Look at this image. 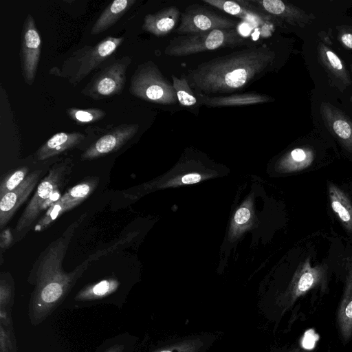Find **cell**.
<instances>
[{"mask_svg": "<svg viewBox=\"0 0 352 352\" xmlns=\"http://www.w3.org/2000/svg\"><path fill=\"white\" fill-rule=\"evenodd\" d=\"M250 2L263 13L294 26L303 28L315 19L313 14L280 0H252Z\"/></svg>", "mask_w": 352, "mask_h": 352, "instance_id": "7c38bea8", "label": "cell"}, {"mask_svg": "<svg viewBox=\"0 0 352 352\" xmlns=\"http://www.w3.org/2000/svg\"><path fill=\"white\" fill-rule=\"evenodd\" d=\"M120 286L116 278H108L99 282L87 285L75 296L77 301H90L105 298L114 293Z\"/></svg>", "mask_w": 352, "mask_h": 352, "instance_id": "cb8c5ba5", "label": "cell"}, {"mask_svg": "<svg viewBox=\"0 0 352 352\" xmlns=\"http://www.w3.org/2000/svg\"><path fill=\"white\" fill-rule=\"evenodd\" d=\"M171 78L177 100L180 104L184 107H191L196 104L197 98L189 85L186 75L183 74L179 78L172 74Z\"/></svg>", "mask_w": 352, "mask_h": 352, "instance_id": "484cf974", "label": "cell"}, {"mask_svg": "<svg viewBox=\"0 0 352 352\" xmlns=\"http://www.w3.org/2000/svg\"><path fill=\"white\" fill-rule=\"evenodd\" d=\"M41 39L34 17L28 14L23 25L20 62L25 82L33 85L41 56Z\"/></svg>", "mask_w": 352, "mask_h": 352, "instance_id": "9c48e42d", "label": "cell"}, {"mask_svg": "<svg viewBox=\"0 0 352 352\" xmlns=\"http://www.w3.org/2000/svg\"><path fill=\"white\" fill-rule=\"evenodd\" d=\"M179 16L180 11L177 8L166 7L154 14L145 15L142 28L156 36H165L175 28Z\"/></svg>", "mask_w": 352, "mask_h": 352, "instance_id": "ac0fdd59", "label": "cell"}, {"mask_svg": "<svg viewBox=\"0 0 352 352\" xmlns=\"http://www.w3.org/2000/svg\"><path fill=\"white\" fill-rule=\"evenodd\" d=\"M85 136L79 132H60L54 134L36 151L38 160H45L79 144Z\"/></svg>", "mask_w": 352, "mask_h": 352, "instance_id": "d6986e66", "label": "cell"}, {"mask_svg": "<svg viewBox=\"0 0 352 352\" xmlns=\"http://www.w3.org/2000/svg\"><path fill=\"white\" fill-rule=\"evenodd\" d=\"M28 167L23 166L5 177L0 185V197L16 188L28 175Z\"/></svg>", "mask_w": 352, "mask_h": 352, "instance_id": "83f0119b", "label": "cell"}, {"mask_svg": "<svg viewBox=\"0 0 352 352\" xmlns=\"http://www.w3.org/2000/svg\"><path fill=\"white\" fill-rule=\"evenodd\" d=\"M350 101L352 102V96H350V98H349Z\"/></svg>", "mask_w": 352, "mask_h": 352, "instance_id": "74e56055", "label": "cell"}, {"mask_svg": "<svg viewBox=\"0 0 352 352\" xmlns=\"http://www.w3.org/2000/svg\"><path fill=\"white\" fill-rule=\"evenodd\" d=\"M337 29L338 41L346 49L352 50V28L342 25L338 26Z\"/></svg>", "mask_w": 352, "mask_h": 352, "instance_id": "f546056e", "label": "cell"}, {"mask_svg": "<svg viewBox=\"0 0 352 352\" xmlns=\"http://www.w3.org/2000/svg\"><path fill=\"white\" fill-rule=\"evenodd\" d=\"M124 348L123 344H115L109 347L104 352H123Z\"/></svg>", "mask_w": 352, "mask_h": 352, "instance_id": "e575fe53", "label": "cell"}, {"mask_svg": "<svg viewBox=\"0 0 352 352\" xmlns=\"http://www.w3.org/2000/svg\"><path fill=\"white\" fill-rule=\"evenodd\" d=\"M236 21L220 15L200 4L189 5L181 15L175 30L178 35L194 34L213 30L234 29Z\"/></svg>", "mask_w": 352, "mask_h": 352, "instance_id": "ba28073f", "label": "cell"}, {"mask_svg": "<svg viewBox=\"0 0 352 352\" xmlns=\"http://www.w3.org/2000/svg\"><path fill=\"white\" fill-rule=\"evenodd\" d=\"M320 112L329 131L346 151L352 153V120L340 109L327 102L320 103Z\"/></svg>", "mask_w": 352, "mask_h": 352, "instance_id": "4fadbf2b", "label": "cell"}, {"mask_svg": "<svg viewBox=\"0 0 352 352\" xmlns=\"http://www.w3.org/2000/svg\"><path fill=\"white\" fill-rule=\"evenodd\" d=\"M69 117L78 124L95 122L100 120L106 116V112L98 108L67 109Z\"/></svg>", "mask_w": 352, "mask_h": 352, "instance_id": "4316f807", "label": "cell"}, {"mask_svg": "<svg viewBox=\"0 0 352 352\" xmlns=\"http://www.w3.org/2000/svg\"><path fill=\"white\" fill-rule=\"evenodd\" d=\"M291 352H309V351L304 349H295L294 350L292 351Z\"/></svg>", "mask_w": 352, "mask_h": 352, "instance_id": "d590c367", "label": "cell"}, {"mask_svg": "<svg viewBox=\"0 0 352 352\" xmlns=\"http://www.w3.org/2000/svg\"><path fill=\"white\" fill-rule=\"evenodd\" d=\"M129 91L141 100L164 105L173 104L178 101L173 83L151 60L136 68L131 77Z\"/></svg>", "mask_w": 352, "mask_h": 352, "instance_id": "8992f818", "label": "cell"}, {"mask_svg": "<svg viewBox=\"0 0 352 352\" xmlns=\"http://www.w3.org/2000/svg\"><path fill=\"white\" fill-rule=\"evenodd\" d=\"M317 57L332 86L343 91L351 85L349 72L342 59L321 40L317 44Z\"/></svg>", "mask_w": 352, "mask_h": 352, "instance_id": "9a60e30c", "label": "cell"}, {"mask_svg": "<svg viewBox=\"0 0 352 352\" xmlns=\"http://www.w3.org/2000/svg\"><path fill=\"white\" fill-rule=\"evenodd\" d=\"M78 222L71 224L64 233L42 252L29 277L34 285L28 305V317L33 326L40 324L64 301L88 268L87 259L72 272L63 268V258Z\"/></svg>", "mask_w": 352, "mask_h": 352, "instance_id": "6da1fadb", "label": "cell"}, {"mask_svg": "<svg viewBox=\"0 0 352 352\" xmlns=\"http://www.w3.org/2000/svg\"><path fill=\"white\" fill-rule=\"evenodd\" d=\"M130 56L115 60L96 74L81 91L82 94L100 100L120 94L124 87L126 71L131 63Z\"/></svg>", "mask_w": 352, "mask_h": 352, "instance_id": "52a82bcc", "label": "cell"}, {"mask_svg": "<svg viewBox=\"0 0 352 352\" xmlns=\"http://www.w3.org/2000/svg\"><path fill=\"white\" fill-rule=\"evenodd\" d=\"M275 57L266 45L248 47L201 63L189 70L186 77L195 94L232 93L262 77L272 67Z\"/></svg>", "mask_w": 352, "mask_h": 352, "instance_id": "7a4b0ae2", "label": "cell"}, {"mask_svg": "<svg viewBox=\"0 0 352 352\" xmlns=\"http://www.w3.org/2000/svg\"><path fill=\"white\" fill-rule=\"evenodd\" d=\"M201 176L198 174H188L182 177V182L185 184H195L199 182L201 180Z\"/></svg>", "mask_w": 352, "mask_h": 352, "instance_id": "836d02e7", "label": "cell"}, {"mask_svg": "<svg viewBox=\"0 0 352 352\" xmlns=\"http://www.w3.org/2000/svg\"><path fill=\"white\" fill-rule=\"evenodd\" d=\"M98 181V177L89 178L69 189L50 206L44 217L38 222L35 230L38 231L47 228L63 212L82 203L94 190Z\"/></svg>", "mask_w": 352, "mask_h": 352, "instance_id": "30bf717a", "label": "cell"}, {"mask_svg": "<svg viewBox=\"0 0 352 352\" xmlns=\"http://www.w3.org/2000/svg\"><path fill=\"white\" fill-rule=\"evenodd\" d=\"M135 2L136 0H116L110 3L95 22L91 34L96 35L110 28Z\"/></svg>", "mask_w": 352, "mask_h": 352, "instance_id": "7402d4cb", "label": "cell"}, {"mask_svg": "<svg viewBox=\"0 0 352 352\" xmlns=\"http://www.w3.org/2000/svg\"><path fill=\"white\" fill-rule=\"evenodd\" d=\"M139 129L138 124H122L99 138L81 155L82 160L101 157L120 149Z\"/></svg>", "mask_w": 352, "mask_h": 352, "instance_id": "8fae6325", "label": "cell"}, {"mask_svg": "<svg viewBox=\"0 0 352 352\" xmlns=\"http://www.w3.org/2000/svg\"><path fill=\"white\" fill-rule=\"evenodd\" d=\"M350 69H351V72L352 73V64L350 65Z\"/></svg>", "mask_w": 352, "mask_h": 352, "instance_id": "8d00e7d4", "label": "cell"}, {"mask_svg": "<svg viewBox=\"0 0 352 352\" xmlns=\"http://www.w3.org/2000/svg\"><path fill=\"white\" fill-rule=\"evenodd\" d=\"M71 171V164L67 162L54 164L50 168L20 217L16 226L17 232L28 230L46 206H51L60 198L59 193L67 183Z\"/></svg>", "mask_w": 352, "mask_h": 352, "instance_id": "3957f363", "label": "cell"}, {"mask_svg": "<svg viewBox=\"0 0 352 352\" xmlns=\"http://www.w3.org/2000/svg\"><path fill=\"white\" fill-rule=\"evenodd\" d=\"M124 37L107 36L94 46L85 45L65 60L60 76L70 84L79 83L107 60L124 41Z\"/></svg>", "mask_w": 352, "mask_h": 352, "instance_id": "277c9868", "label": "cell"}, {"mask_svg": "<svg viewBox=\"0 0 352 352\" xmlns=\"http://www.w3.org/2000/svg\"><path fill=\"white\" fill-rule=\"evenodd\" d=\"M12 348L11 333L0 323V352H10Z\"/></svg>", "mask_w": 352, "mask_h": 352, "instance_id": "4dcf8cb0", "label": "cell"}, {"mask_svg": "<svg viewBox=\"0 0 352 352\" xmlns=\"http://www.w3.org/2000/svg\"><path fill=\"white\" fill-rule=\"evenodd\" d=\"M324 276V268L317 265L311 266L307 258L299 268L292 282L289 293V303L294 302L299 297L318 285Z\"/></svg>", "mask_w": 352, "mask_h": 352, "instance_id": "2e32d148", "label": "cell"}, {"mask_svg": "<svg viewBox=\"0 0 352 352\" xmlns=\"http://www.w3.org/2000/svg\"><path fill=\"white\" fill-rule=\"evenodd\" d=\"M336 321L342 341L349 342L352 338V263L347 268L344 289L338 308Z\"/></svg>", "mask_w": 352, "mask_h": 352, "instance_id": "e0dca14e", "label": "cell"}, {"mask_svg": "<svg viewBox=\"0 0 352 352\" xmlns=\"http://www.w3.org/2000/svg\"><path fill=\"white\" fill-rule=\"evenodd\" d=\"M314 159L315 152L311 147H298L282 159L280 166L286 171H298L309 167Z\"/></svg>", "mask_w": 352, "mask_h": 352, "instance_id": "d4e9b609", "label": "cell"}, {"mask_svg": "<svg viewBox=\"0 0 352 352\" xmlns=\"http://www.w3.org/2000/svg\"><path fill=\"white\" fill-rule=\"evenodd\" d=\"M42 170L28 174L25 180L14 190L6 194L0 201V228L11 219L18 208L25 201L38 184Z\"/></svg>", "mask_w": 352, "mask_h": 352, "instance_id": "5bb4252c", "label": "cell"}, {"mask_svg": "<svg viewBox=\"0 0 352 352\" xmlns=\"http://www.w3.org/2000/svg\"><path fill=\"white\" fill-rule=\"evenodd\" d=\"M331 206L344 228L352 233V204L348 195L332 182L328 183Z\"/></svg>", "mask_w": 352, "mask_h": 352, "instance_id": "603a6c76", "label": "cell"}, {"mask_svg": "<svg viewBox=\"0 0 352 352\" xmlns=\"http://www.w3.org/2000/svg\"><path fill=\"white\" fill-rule=\"evenodd\" d=\"M14 283L12 277L1 275L0 280V310L10 313L14 300Z\"/></svg>", "mask_w": 352, "mask_h": 352, "instance_id": "f1b7e54d", "label": "cell"}, {"mask_svg": "<svg viewBox=\"0 0 352 352\" xmlns=\"http://www.w3.org/2000/svg\"><path fill=\"white\" fill-rule=\"evenodd\" d=\"M244 42V38L234 28L217 29L174 37L165 47L164 54L169 56H186L221 47H236L243 45Z\"/></svg>", "mask_w": 352, "mask_h": 352, "instance_id": "5b68a950", "label": "cell"}, {"mask_svg": "<svg viewBox=\"0 0 352 352\" xmlns=\"http://www.w3.org/2000/svg\"><path fill=\"white\" fill-rule=\"evenodd\" d=\"M195 95L201 104L210 107L250 105L274 100L267 96L252 92L224 96H210L201 94Z\"/></svg>", "mask_w": 352, "mask_h": 352, "instance_id": "ffe728a7", "label": "cell"}, {"mask_svg": "<svg viewBox=\"0 0 352 352\" xmlns=\"http://www.w3.org/2000/svg\"><path fill=\"white\" fill-rule=\"evenodd\" d=\"M250 218V211L246 207L239 208L234 215V222L237 225L245 223Z\"/></svg>", "mask_w": 352, "mask_h": 352, "instance_id": "d6a6232c", "label": "cell"}, {"mask_svg": "<svg viewBox=\"0 0 352 352\" xmlns=\"http://www.w3.org/2000/svg\"><path fill=\"white\" fill-rule=\"evenodd\" d=\"M199 345L196 342H185L155 352H196Z\"/></svg>", "mask_w": 352, "mask_h": 352, "instance_id": "1f68e13d", "label": "cell"}, {"mask_svg": "<svg viewBox=\"0 0 352 352\" xmlns=\"http://www.w3.org/2000/svg\"><path fill=\"white\" fill-rule=\"evenodd\" d=\"M203 2L248 21L261 22L272 19V16H267L254 6V8H249L244 1L203 0Z\"/></svg>", "mask_w": 352, "mask_h": 352, "instance_id": "44dd1931", "label": "cell"}]
</instances>
